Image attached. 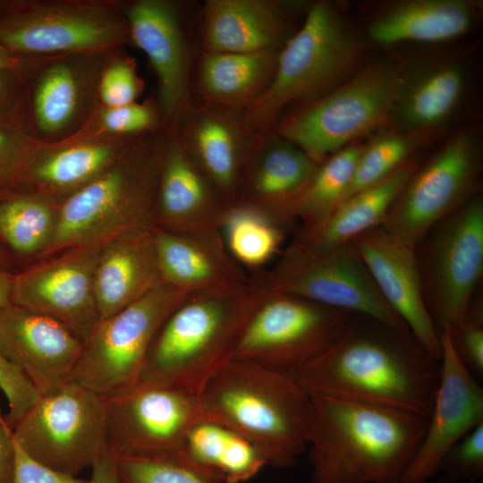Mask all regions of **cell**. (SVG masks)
<instances>
[{
    "instance_id": "cell-1",
    "label": "cell",
    "mask_w": 483,
    "mask_h": 483,
    "mask_svg": "<svg viewBox=\"0 0 483 483\" xmlns=\"http://www.w3.org/2000/svg\"><path fill=\"white\" fill-rule=\"evenodd\" d=\"M440 360L408 329L354 314L342 334L293 377L310 395L400 410L428 418Z\"/></svg>"
},
{
    "instance_id": "cell-2",
    "label": "cell",
    "mask_w": 483,
    "mask_h": 483,
    "mask_svg": "<svg viewBox=\"0 0 483 483\" xmlns=\"http://www.w3.org/2000/svg\"><path fill=\"white\" fill-rule=\"evenodd\" d=\"M310 399L312 483H402L428 418L330 396Z\"/></svg>"
},
{
    "instance_id": "cell-3",
    "label": "cell",
    "mask_w": 483,
    "mask_h": 483,
    "mask_svg": "<svg viewBox=\"0 0 483 483\" xmlns=\"http://www.w3.org/2000/svg\"><path fill=\"white\" fill-rule=\"evenodd\" d=\"M267 294L258 277L190 292L157 333L138 383L171 384L199 395L233 357Z\"/></svg>"
},
{
    "instance_id": "cell-4",
    "label": "cell",
    "mask_w": 483,
    "mask_h": 483,
    "mask_svg": "<svg viewBox=\"0 0 483 483\" xmlns=\"http://www.w3.org/2000/svg\"><path fill=\"white\" fill-rule=\"evenodd\" d=\"M199 395L209 419L250 441L267 465L293 467L307 449L311 399L292 376L233 357Z\"/></svg>"
},
{
    "instance_id": "cell-5",
    "label": "cell",
    "mask_w": 483,
    "mask_h": 483,
    "mask_svg": "<svg viewBox=\"0 0 483 483\" xmlns=\"http://www.w3.org/2000/svg\"><path fill=\"white\" fill-rule=\"evenodd\" d=\"M365 43L338 4H309L304 19L280 50L273 80L241 114L255 137L269 133L285 109L299 108L331 92L367 63Z\"/></svg>"
},
{
    "instance_id": "cell-6",
    "label": "cell",
    "mask_w": 483,
    "mask_h": 483,
    "mask_svg": "<svg viewBox=\"0 0 483 483\" xmlns=\"http://www.w3.org/2000/svg\"><path fill=\"white\" fill-rule=\"evenodd\" d=\"M165 128L143 136L110 168L58 203L49 256L80 247H102L123 234L154 226Z\"/></svg>"
},
{
    "instance_id": "cell-7",
    "label": "cell",
    "mask_w": 483,
    "mask_h": 483,
    "mask_svg": "<svg viewBox=\"0 0 483 483\" xmlns=\"http://www.w3.org/2000/svg\"><path fill=\"white\" fill-rule=\"evenodd\" d=\"M397 70L398 61L366 63L331 92L281 118L271 131L320 164L388 126Z\"/></svg>"
},
{
    "instance_id": "cell-8",
    "label": "cell",
    "mask_w": 483,
    "mask_h": 483,
    "mask_svg": "<svg viewBox=\"0 0 483 483\" xmlns=\"http://www.w3.org/2000/svg\"><path fill=\"white\" fill-rule=\"evenodd\" d=\"M129 43L117 0H0V46L17 56L108 52Z\"/></svg>"
},
{
    "instance_id": "cell-9",
    "label": "cell",
    "mask_w": 483,
    "mask_h": 483,
    "mask_svg": "<svg viewBox=\"0 0 483 483\" xmlns=\"http://www.w3.org/2000/svg\"><path fill=\"white\" fill-rule=\"evenodd\" d=\"M415 252L423 295L440 334L457 328L478 295L483 273V197L478 193L436 222Z\"/></svg>"
},
{
    "instance_id": "cell-10",
    "label": "cell",
    "mask_w": 483,
    "mask_h": 483,
    "mask_svg": "<svg viewBox=\"0 0 483 483\" xmlns=\"http://www.w3.org/2000/svg\"><path fill=\"white\" fill-rule=\"evenodd\" d=\"M257 277L267 292L300 297L408 329L383 298L353 241L318 248L295 237L276 265Z\"/></svg>"
},
{
    "instance_id": "cell-11",
    "label": "cell",
    "mask_w": 483,
    "mask_h": 483,
    "mask_svg": "<svg viewBox=\"0 0 483 483\" xmlns=\"http://www.w3.org/2000/svg\"><path fill=\"white\" fill-rule=\"evenodd\" d=\"M189 293L162 282L101 319L83 342L72 380L104 401L137 385L157 333Z\"/></svg>"
},
{
    "instance_id": "cell-12",
    "label": "cell",
    "mask_w": 483,
    "mask_h": 483,
    "mask_svg": "<svg viewBox=\"0 0 483 483\" xmlns=\"http://www.w3.org/2000/svg\"><path fill=\"white\" fill-rule=\"evenodd\" d=\"M482 140L474 127L453 133L408 180L382 226L413 244L481 192Z\"/></svg>"
},
{
    "instance_id": "cell-13",
    "label": "cell",
    "mask_w": 483,
    "mask_h": 483,
    "mask_svg": "<svg viewBox=\"0 0 483 483\" xmlns=\"http://www.w3.org/2000/svg\"><path fill=\"white\" fill-rule=\"evenodd\" d=\"M16 444L38 462L78 476L105 452V401L73 380L45 395L12 428Z\"/></svg>"
},
{
    "instance_id": "cell-14",
    "label": "cell",
    "mask_w": 483,
    "mask_h": 483,
    "mask_svg": "<svg viewBox=\"0 0 483 483\" xmlns=\"http://www.w3.org/2000/svg\"><path fill=\"white\" fill-rule=\"evenodd\" d=\"M105 405V451L115 461L177 456L189 430L211 420L199 395L171 384L140 382Z\"/></svg>"
},
{
    "instance_id": "cell-15",
    "label": "cell",
    "mask_w": 483,
    "mask_h": 483,
    "mask_svg": "<svg viewBox=\"0 0 483 483\" xmlns=\"http://www.w3.org/2000/svg\"><path fill=\"white\" fill-rule=\"evenodd\" d=\"M353 315L268 292L245 326L233 357L293 377L342 334Z\"/></svg>"
},
{
    "instance_id": "cell-16",
    "label": "cell",
    "mask_w": 483,
    "mask_h": 483,
    "mask_svg": "<svg viewBox=\"0 0 483 483\" xmlns=\"http://www.w3.org/2000/svg\"><path fill=\"white\" fill-rule=\"evenodd\" d=\"M114 51L39 57L30 72L21 129L44 145L78 133L99 106L100 75Z\"/></svg>"
},
{
    "instance_id": "cell-17",
    "label": "cell",
    "mask_w": 483,
    "mask_h": 483,
    "mask_svg": "<svg viewBox=\"0 0 483 483\" xmlns=\"http://www.w3.org/2000/svg\"><path fill=\"white\" fill-rule=\"evenodd\" d=\"M100 249L74 247L13 275L11 302L61 322L84 342L101 321L94 285Z\"/></svg>"
},
{
    "instance_id": "cell-18",
    "label": "cell",
    "mask_w": 483,
    "mask_h": 483,
    "mask_svg": "<svg viewBox=\"0 0 483 483\" xmlns=\"http://www.w3.org/2000/svg\"><path fill=\"white\" fill-rule=\"evenodd\" d=\"M439 335L438 385L426 431L402 483H426L436 476L451 447L483 422V389L457 356L449 331Z\"/></svg>"
},
{
    "instance_id": "cell-19",
    "label": "cell",
    "mask_w": 483,
    "mask_h": 483,
    "mask_svg": "<svg viewBox=\"0 0 483 483\" xmlns=\"http://www.w3.org/2000/svg\"><path fill=\"white\" fill-rule=\"evenodd\" d=\"M468 84L465 55L430 54L398 61L388 127L444 132L460 109Z\"/></svg>"
},
{
    "instance_id": "cell-20",
    "label": "cell",
    "mask_w": 483,
    "mask_h": 483,
    "mask_svg": "<svg viewBox=\"0 0 483 483\" xmlns=\"http://www.w3.org/2000/svg\"><path fill=\"white\" fill-rule=\"evenodd\" d=\"M130 42L148 57L157 105L168 129L190 99V52L179 4L171 0L119 1Z\"/></svg>"
},
{
    "instance_id": "cell-21",
    "label": "cell",
    "mask_w": 483,
    "mask_h": 483,
    "mask_svg": "<svg viewBox=\"0 0 483 483\" xmlns=\"http://www.w3.org/2000/svg\"><path fill=\"white\" fill-rule=\"evenodd\" d=\"M83 341L61 322L14 303L0 308V352L39 395L72 381Z\"/></svg>"
},
{
    "instance_id": "cell-22",
    "label": "cell",
    "mask_w": 483,
    "mask_h": 483,
    "mask_svg": "<svg viewBox=\"0 0 483 483\" xmlns=\"http://www.w3.org/2000/svg\"><path fill=\"white\" fill-rule=\"evenodd\" d=\"M228 205L237 201L242 173L257 137L240 114L189 99L168 128Z\"/></svg>"
},
{
    "instance_id": "cell-23",
    "label": "cell",
    "mask_w": 483,
    "mask_h": 483,
    "mask_svg": "<svg viewBox=\"0 0 483 483\" xmlns=\"http://www.w3.org/2000/svg\"><path fill=\"white\" fill-rule=\"evenodd\" d=\"M353 242L383 298L419 344L440 360V335L424 299L415 245L381 225Z\"/></svg>"
},
{
    "instance_id": "cell-24",
    "label": "cell",
    "mask_w": 483,
    "mask_h": 483,
    "mask_svg": "<svg viewBox=\"0 0 483 483\" xmlns=\"http://www.w3.org/2000/svg\"><path fill=\"white\" fill-rule=\"evenodd\" d=\"M309 4L284 0H208L202 7L204 52L280 51ZM304 19V18H303Z\"/></svg>"
},
{
    "instance_id": "cell-25",
    "label": "cell",
    "mask_w": 483,
    "mask_h": 483,
    "mask_svg": "<svg viewBox=\"0 0 483 483\" xmlns=\"http://www.w3.org/2000/svg\"><path fill=\"white\" fill-rule=\"evenodd\" d=\"M229 206L167 129L154 225L182 235L224 241L221 227Z\"/></svg>"
},
{
    "instance_id": "cell-26",
    "label": "cell",
    "mask_w": 483,
    "mask_h": 483,
    "mask_svg": "<svg viewBox=\"0 0 483 483\" xmlns=\"http://www.w3.org/2000/svg\"><path fill=\"white\" fill-rule=\"evenodd\" d=\"M142 137H72L42 144L26 169L21 191L59 203L101 175Z\"/></svg>"
},
{
    "instance_id": "cell-27",
    "label": "cell",
    "mask_w": 483,
    "mask_h": 483,
    "mask_svg": "<svg viewBox=\"0 0 483 483\" xmlns=\"http://www.w3.org/2000/svg\"><path fill=\"white\" fill-rule=\"evenodd\" d=\"M319 164L301 148L270 131L257 138L246 162L235 203L265 210L288 227V208Z\"/></svg>"
},
{
    "instance_id": "cell-28",
    "label": "cell",
    "mask_w": 483,
    "mask_h": 483,
    "mask_svg": "<svg viewBox=\"0 0 483 483\" xmlns=\"http://www.w3.org/2000/svg\"><path fill=\"white\" fill-rule=\"evenodd\" d=\"M481 4L473 0H399L383 5L367 21L373 43L442 44L467 34L479 16Z\"/></svg>"
},
{
    "instance_id": "cell-29",
    "label": "cell",
    "mask_w": 483,
    "mask_h": 483,
    "mask_svg": "<svg viewBox=\"0 0 483 483\" xmlns=\"http://www.w3.org/2000/svg\"><path fill=\"white\" fill-rule=\"evenodd\" d=\"M162 282L152 228L108 242L100 249L95 270L101 319L128 307Z\"/></svg>"
},
{
    "instance_id": "cell-30",
    "label": "cell",
    "mask_w": 483,
    "mask_h": 483,
    "mask_svg": "<svg viewBox=\"0 0 483 483\" xmlns=\"http://www.w3.org/2000/svg\"><path fill=\"white\" fill-rule=\"evenodd\" d=\"M164 282L187 292L249 279L227 251L224 241L195 238L152 227Z\"/></svg>"
},
{
    "instance_id": "cell-31",
    "label": "cell",
    "mask_w": 483,
    "mask_h": 483,
    "mask_svg": "<svg viewBox=\"0 0 483 483\" xmlns=\"http://www.w3.org/2000/svg\"><path fill=\"white\" fill-rule=\"evenodd\" d=\"M279 52H204L197 72L203 102L241 114L269 87Z\"/></svg>"
},
{
    "instance_id": "cell-32",
    "label": "cell",
    "mask_w": 483,
    "mask_h": 483,
    "mask_svg": "<svg viewBox=\"0 0 483 483\" xmlns=\"http://www.w3.org/2000/svg\"><path fill=\"white\" fill-rule=\"evenodd\" d=\"M419 154L377 182L352 194L320 225L300 231L296 238L318 248H332L382 225L394 201L424 160Z\"/></svg>"
},
{
    "instance_id": "cell-33",
    "label": "cell",
    "mask_w": 483,
    "mask_h": 483,
    "mask_svg": "<svg viewBox=\"0 0 483 483\" xmlns=\"http://www.w3.org/2000/svg\"><path fill=\"white\" fill-rule=\"evenodd\" d=\"M181 460L210 483H242L267 462L247 438L214 420H202L187 433Z\"/></svg>"
},
{
    "instance_id": "cell-34",
    "label": "cell",
    "mask_w": 483,
    "mask_h": 483,
    "mask_svg": "<svg viewBox=\"0 0 483 483\" xmlns=\"http://www.w3.org/2000/svg\"><path fill=\"white\" fill-rule=\"evenodd\" d=\"M365 143L348 146L319 164L309 182L289 206L291 224L299 220L301 231L308 232L328 217L348 189Z\"/></svg>"
},
{
    "instance_id": "cell-35",
    "label": "cell",
    "mask_w": 483,
    "mask_h": 483,
    "mask_svg": "<svg viewBox=\"0 0 483 483\" xmlns=\"http://www.w3.org/2000/svg\"><path fill=\"white\" fill-rule=\"evenodd\" d=\"M286 228L257 207L234 203L225 213L221 232L227 251L238 264L258 267L278 252Z\"/></svg>"
},
{
    "instance_id": "cell-36",
    "label": "cell",
    "mask_w": 483,
    "mask_h": 483,
    "mask_svg": "<svg viewBox=\"0 0 483 483\" xmlns=\"http://www.w3.org/2000/svg\"><path fill=\"white\" fill-rule=\"evenodd\" d=\"M58 203L45 196L17 191L0 200V236L15 251L40 254L55 229Z\"/></svg>"
},
{
    "instance_id": "cell-37",
    "label": "cell",
    "mask_w": 483,
    "mask_h": 483,
    "mask_svg": "<svg viewBox=\"0 0 483 483\" xmlns=\"http://www.w3.org/2000/svg\"><path fill=\"white\" fill-rule=\"evenodd\" d=\"M444 134L440 131H399L388 126L382 129L366 141L341 202L382 180Z\"/></svg>"
},
{
    "instance_id": "cell-38",
    "label": "cell",
    "mask_w": 483,
    "mask_h": 483,
    "mask_svg": "<svg viewBox=\"0 0 483 483\" xmlns=\"http://www.w3.org/2000/svg\"><path fill=\"white\" fill-rule=\"evenodd\" d=\"M166 128L157 102L147 100L121 106L99 105L73 137H140Z\"/></svg>"
},
{
    "instance_id": "cell-39",
    "label": "cell",
    "mask_w": 483,
    "mask_h": 483,
    "mask_svg": "<svg viewBox=\"0 0 483 483\" xmlns=\"http://www.w3.org/2000/svg\"><path fill=\"white\" fill-rule=\"evenodd\" d=\"M144 83L137 72L135 60L122 49L109 55L98 85L99 105L121 106L137 102Z\"/></svg>"
},
{
    "instance_id": "cell-40",
    "label": "cell",
    "mask_w": 483,
    "mask_h": 483,
    "mask_svg": "<svg viewBox=\"0 0 483 483\" xmlns=\"http://www.w3.org/2000/svg\"><path fill=\"white\" fill-rule=\"evenodd\" d=\"M41 145L21 128L0 126V200L20 191L26 169Z\"/></svg>"
},
{
    "instance_id": "cell-41",
    "label": "cell",
    "mask_w": 483,
    "mask_h": 483,
    "mask_svg": "<svg viewBox=\"0 0 483 483\" xmlns=\"http://www.w3.org/2000/svg\"><path fill=\"white\" fill-rule=\"evenodd\" d=\"M116 467L123 483H210L180 457L119 460Z\"/></svg>"
},
{
    "instance_id": "cell-42",
    "label": "cell",
    "mask_w": 483,
    "mask_h": 483,
    "mask_svg": "<svg viewBox=\"0 0 483 483\" xmlns=\"http://www.w3.org/2000/svg\"><path fill=\"white\" fill-rule=\"evenodd\" d=\"M437 483H461L483 477V422L459 440L443 457Z\"/></svg>"
},
{
    "instance_id": "cell-43",
    "label": "cell",
    "mask_w": 483,
    "mask_h": 483,
    "mask_svg": "<svg viewBox=\"0 0 483 483\" xmlns=\"http://www.w3.org/2000/svg\"><path fill=\"white\" fill-rule=\"evenodd\" d=\"M453 349L467 369L479 378L483 375V302L474 299L460 326L449 331Z\"/></svg>"
},
{
    "instance_id": "cell-44",
    "label": "cell",
    "mask_w": 483,
    "mask_h": 483,
    "mask_svg": "<svg viewBox=\"0 0 483 483\" xmlns=\"http://www.w3.org/2000/svg\"><path fill=\"white\" fill-rule=\"evenodd\" d=\"M39 57L0 69V126L21 129V111L30 72Z\"/></svg>"
},
{
    "instance_id": "cell-45",
    "label": "cell",
    "mask_w": 483,
    "mask_h": 483,
    "mask_svg": "<svg viewBox=\"0 0 483 483\" xmlns=\"http://www.w3.org/2000/svg\"><path fill=\"white\" fill-rule=\"evenodd\" d=\"M0 390L7 401L4 418L11 428L40 397L30 380L1 352Z\"/></svg>"
},
{
    "instance_id": "cell-46",
    "label": "cell",
    "mask_w": 483,
    "mask_h": 483,
    "mask_svg": "<svg viewBox=\"0 0 483 483\" xmlns=\"http://www.w3.org/2000/svg\"><path fill=\"white\" fill-rule=\"evenodd\" d=\"M14 451L13 483H89V479L64 474L38 462L15 441Z\"/></svg>"
},
{
    "instance_id": "cell-47",
    "label": "cell",
    "mask_w": 483,
    "mask_h": 483,
    "mask_svg": "<svg viewBox=\"0 0 483 483\" xmlns=\"http://www.w3.org/2000/svg\"><path fill=\"white\" fill-rule=\"evenodd\" d=\"M14 453L13 431L0 409V483H13Z\"/></svg>"
},
{
    "instance_id": "cell-48",
    "label": "cell",
    "mask_w": 483,
    "mask_h": 483,
    "mask_svg": "<svg viewBox=\"0 0 483 483\" xmlns=\"http://www.w3.org/2000/svg\"><path fill=\"white\" fill-rule=\"evenodd\" d=\"M89 483H123L116 467V461L106 451L91 467Z\"/></svg>"
},
{
    "instance_id": "cell-49",
    "label": "cell",
    "mask_w": 483,
    "mask_h": 483,
    "mask_svg": "<svg viewBox=\"0 0 483 483\" xmlns=\"http://www.w3.org/2000/svg\"><path fill=\"white\" fill-rule=\"evenodd\" d=\"M13 275L0 268V308L11 302Z\"/></svg>"
},
{
    "instance_id": "cell-50",
    "label": "cell",
    "mask_w": 483,
    "mask_h": 483,
    "mask_svg": "<svg viewBox=\"0 0 483 483\" xmlns=\"http://www.w3.org/2000/svg\"><path fill=\"white\" fill-rule=\"evenodd\" d=\"M30 58L17 56L0 46V69L21 65Z\"/></svg>"
}]
</instances>
